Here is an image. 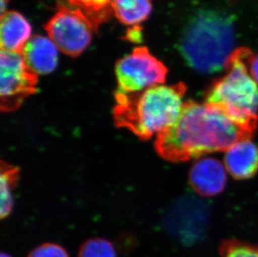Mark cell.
<instances>
[{
	"label": "cell",
	"instance_id": "6da1fadb",
	"mask_svg": "<svg viewBox=\"0 0 258 257\" xmlns=\"http://www.w3.org/2000/svg\"><path fill=\"white\" fill-rule=\"evenodd\" d=\"M253 135L216 107L187 101L175 123L157 135L155 149L166 160L185 162L227 151L241 141H250Z\"/></svg>",
	"mask_w": 258,
	"mask_h": 257
},
{
	"label": "cell",
	"instance_id": "7a4b0ae2",
	"mask_svg": "<svg viewBox=\"0 0 258 257\" xmlns=\"http://www.w3.org/2000/svg\"><path fill=\"white\" fill-rule=\"evenodd\" d=\"M186 92L184 83L156 85L132 95L115 94L113 110L115 125L149 140L175 123L182 109Z\"/></svg>",
	"mask_w": 258,
	"mask_h": 257
},
{
	"label": "cell",
	"instance_id": "3957f363",
	"mask_svg": "<svg viewBox=\"0 0 258 257\" xmlns=\"http://www.w3.org/2000/svg\"><path fill=\"white\" fill-rule=\"evenodd\" d=\"M234 44L233 18L217 10H202L183 30L180 51L191 68L212 74L226 69Z\"/></svg>",
	"mask_w": 258,
	"mask_h": 257
},
{
	"label": "cell",
	"instance_id": "277c9868",
	"mask_svg": "<svg viewBox=\"0 0 258 257\" xmlns=\"http://www.w3.org/2000/svg\"><path fill=\"white\" fill-rule=\"evenodd\" d=\"M251 54L247 48L235 49L227 61V73L211 85L205 99L206 104L254 133L258 125V85L249 72Z\"/></svg>",
	"mask_w": 258,
	"mask_h": 257
},
{
	"label": "cell",
	"instance_id": "5b68a950",
	"mask_svg": "<svg viewBox=\"0 0 258 257\" xmlns=\"http://www.w3.org/2000/svg\"><path fill=\"white\" fill-rule=\"evenodd\" d=\"M168 70L146 47H137L117 61L115 94L132 95L165 83Z\"/></svg>",
	"mask_w": 258,
	"mask_h": 257
},
{
	"label": "cell",
	"instance_id": "8992f818",
	"mask_svg": "<svg viewBox=\"0 0 258 257\" xmlns=\"http://www.w3.org/2000/svg\"><path fill=\"white\" fill-rule=\"evenodd\" d=\"M38 75L25 63L21 53L1 51L0 107L2 111L19 109L30 95L37 92Z\"/></svg>",
	"mask_w": 258,
	"mask_h": 257
},
{
	"label": "cell",
	"instance_id": "52a82bcc",
	"mask_svg": "<svg viewBox=\"0 0 258 257\" xmlns=\"http://www.w3.org/2000/svg\"><path fill=\"white\" fill-rule=\"evenodd\" d=\"M44 29L58 50L71 57H77L87 49L95 31L83 13L64 7H58Z\"/></svg>",
	"mask_w": 258,
	"mask_h": 257
},
{
	"label": "cell",
	"instance_id": "ba28073f",
	"mask_svg": "<svg viewBox=\"0 0 258 257\" xmlns=\"http://www.w3.org/2000/svg\"><path fill=\"white\" fill-rule=\"evenodd\" d=\"M168 216L171 228L185 237L195 239L205 231L209 218V209L200 200L186 197L173 206Z\"/></svg>",
	"mask_w": 258,
	"mask_h": 257
},
{
	"label": "cell",
	"instance_id": "9c48e42d",
	"mask_svg": "<svg viewBox=\"0 0 258 257\" xmlns=\"http://www.w3.org/2000/svg\"><path fill=\"white\" fill-rule=\"evenodd\" d=\"M190 186L202 197H215L225 189L227 173L224 165L214 158H202L190 168Z\"/></svg>",
	"mask_w": 258,
	"mask_h": 257
},
{
	"label": "cell",
	"instance_id": "30bf717a",
	"mask_svg": "<svg viewBox=\"0 0 258 257\" xmlns=\"http://www.w3.org/2000/svg\"><path fill=\"white\" fill-rule=\"evenodd\" d=\"M21 55L36 75L52 73L58 66V48L51 39L42 35L31 37Z\"/></svg>",
	"mask_w": 258,
	"mask_h": 257
},
{
	"label": "cell",
	"instance_id": "8fae6325",
	"mask_svg": "<svg viewBox=\"0 0 258 257\" xmlns=\"http://www.w3.org/2000/svg\"><path fill=\"white\" fill-rule=\"evenodd\" d=\"M32 28L26 19L16 11H6L0 20L1 51L22 53L31 38Z\"/></svg>",
	"mask_w": 258,
	"mask_h": 257
},
{
	"label": "cell",
	"instance_id": "7c38bea8",
	"mask_svg": "<svg viewBox=\"0 0 258 257\" xmlns=\"http://www.w3.org/2000/svg\"><path fill=\"white\" fill-rule=\"evenodd\" d=\"M225 166L236 180H246L258 170V147L250 141L236 144L225 155Z\"/></svg>",
	"mask_w": 258,
	"mask_h": 257
},
{
	"label": "cell",
	"instance_id": "4fadbf2b",
	"mask_svg": "<svg viewBox=\"0 0 258 257\" xmlns=\"http://www.w3.org/2000/svg\"><path fill=\"white\" fill-rule=\"evenodd\" d=\"M58 7L83 13L90 20L95 31L102 23L110 19L112 15L111 0H57Z\"/></svg>",
	"mask_w": 258,
	"mask_h": 257
},
{
	"label": "cell",
	"instance_id": "5bb4252c",
	"mask_svg": "<svg viewBox=\"0 0 258 257\" xmlns=\"http://www.w3.org/2000/svg\"><path fill=\"white\" fill-rule=\"evenodd\" d=\"M111 8L119 22L135 26L148 19L152 4L151 0H111Z\"/></svg>",
	"mask_w": 258,
	"mask_h": 257
},
{
	"label": "cell",
	"instance_id": "9a60e30c",
	"mask_svg": "<svg viewBox=\"0 0 258 257\" xmlns=\"http://www.w3.org/2000/svg\"><path fill=\"white\" fill-rule=\"evenodd\" d=\"M1 218L7 217L12 211V191L17 184L20 170L13 165L2 161L1 163Z\"/></svg>",
	"mask_w": 258,
	"mask_h": 257
},
{
	"label": "cell",
	"instance_id": "2e32d148",
	"mask_svg": "<svg viewBox=\"0 0 258 257\" xmlns=\"http://www.w3.org/2000/svg\"><path fill=\"white\" fill-rule=\"evenodd\" d=\"M78 257H117V253L110 240L95 237L89 239L82 244Z\"/></svg>",
	"mask_w": 258,
	"mask_h": 257
},
{
	"label": "cell",
	"instance_id": "e0dca14e",
	"mask_svg": "<svg viewBox=\"0 0 258 257\" xmlns=\"http://www.w3.org/2000/svg\"><path fill=\"white\" fill-rule=\"evenodd\" d=\"M221 257H258V245L231 239L223 241L220 246Z\"/></svg>",
	"mask_w": 258,
	"mask_h": 257
},
{
	"label": "cell",
	"instance_id": "ac0fdd59",
	"mask_svg": "<svg viewBox=\"0 0 258 257\" xmlns=\"http://www.w3.org/2000/svg\"><path fill=\"white\" fill-rule=\"evenodd\" d=\"M28 257H70L66 249L55 243H44L34 248Z\"/></svg>",
	"mask_w": 258,
	"mask_h": 257
},
{
	"label": "cell",
	"instance_id": "d6986e66",
	"mask_svg": "<svg viewBox=\"0 0 258 257\" xmlns=\"http://www.w3.org/2000/svg\"><path fill=\"white\" fill-rule=\"evenodd\" d=\"M142 29L140 25H135L128 29L125 34V38L128 41L132 43H141L142 40Z\"/></svg>",
	"mask_w": 258,
	"mask_h": 257
},
{
	"label": "cell",
	"instance_id": "ffe728a7",
	"mask_svg": "<svg viewBox=\"0 0 258 257\" xmlns=\"http://www.w3.org/2000/svg\"><path fill=\"white\" fill-rule=\"evenodd\" d=\"M248 70L251 77L256 81L258 85V53L254 54L252 53L248 59Z\"/></svg>",
	"mask_w": 258,
	"mask_h": 257
},
{
	"label": "cell",
	"instance_id": "44dd1931",
	"mask_svg": "<svg viewBox=\"0 0 258 257\" xmlns=\"http://www.w3.org/2000/svg\"><path fill=\"white\" fill-rule=\"evenodd\" d=\"M10 2V0H0V6H1V15L3 14H5L6 11V9H7V5Z\"/></svg>",
	"mask_w": 258,
	"mask_h": 257
},
{
	"label": "cell",
	"instance_id": "7402d4cb",
	"mask_svg": "<svg viewBox=\"0 0 258 257\" xmlns=\"http://www.w3.org/2000/svg\"><path fill=\"white\" fill-rule=\"evenodd\" d=\"M0 257H11V255H9V254H7V253H1V255H0Z\"/></svg>",
	"mask_w": 258,
	"mask_h": 257
}]
</instances>
